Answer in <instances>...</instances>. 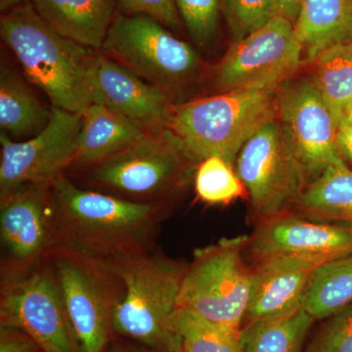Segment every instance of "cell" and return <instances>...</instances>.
Instances as JSON below:
<instances>
[{
    "instance_id": "6da1fadb",
    "label": "cell",
    "mask_w": 352,
    "mask_h": 352,
    "mask_svg": "<svg viewBox=\"0 0 352 352\" xmlns=\"http://www.w3.org/2000/svg\"><path fill=\"white\" fill-rule=\"evenodd\" d=\"M171 210L170 206L138 203L82 188L64 173L50 187L53 251L107 263L152 249Z\"/></svg>"
},
{
    "instance_id": "7a4b0ae2",
    "label": "cell",
    "mask_w": 352,
    "mask_h": 352,
    "mask_svg": "<svg viewBox=\"0 0 352 352\" xmlns=\"http://www.w3.org/2000/svg\"><path fill=\"white\" fill-rule=\"evenodd\" d=\"M0 34L27 78L47 95L53 107L82 115L96 103L100 51L58 32L30 1L2 14Z\"/></svg>"
},
{
    "instance_id": "3957f363",
    "label": "cell",
    "mask_w": 352,
    "mask_h": 352,
    "mask_svg": "<svg viewBox=\"0 0 352 352\" xmlns=\"http://www.w3.org/2000/svg\"><path fill=\"white\" fill-rule=\"evenodd\" d=\"M104 264L122 283L115 335L157 352H179L173 318L189 261L170 258L156 245Z\"/></svg>"
},
{
    "instance_id": "277c9868",
    "label": "cell",
    "mask_w": 352,
    "mask_h": 352,
    "mask_svg": "<svg viewBox=\"0 0 352 352\" xmlns=\"http://www.w3.org/2000/svg\"><path fill=\"white\" fill-rule=\"evenodd\" d=\"M198 166L175 132L162 129L145 131L124 149L80 170L97 191L171 207L194 180Z\"/></svg>"
},
{
    "instance_id": "5b68a950",
    "label": "cell",
    "mask_w": 352,
    "mask_h": 352,
    "mask_svg": "<svg viewBox=\"0 0 352 352\" xmlns=\"http://www.w3.org/2000/svg\"><path fill=\"white\" fill-rule=\"evenodd\" d=\"M280 85L229 90L175 104L170 129L199 163L217 156L233 164L245 143L276 119Z\"/></svg>"
},
{
    "instance_id": "8992f818",
    "label": "cell",
    "mask_w": 352,
    "mask_h": 352,
    "mask_svg": "<svg viewBox=\"0 0 352 352\" xmlns=\"http://www.w3.org/2000/svg\"><path fill=\"white\" fill-rule=\"evenodd\" d=\"M247 238H222L194 251L183 277L177 308L240 332L251 300L254 275L245 254Z\"/></svg>"
},
{
    "instance_id": "52a82bcc",
    "label": "cell",
    "mask_w": 352,
    "mask_h": 352,
    "mask_svg": "<svg viewBox=\"0 0 352 352\" xmlns=\"http://www.w3.org/2000/svg\"><path fill=\"white\" fill-rule=\"evenodd\" d=\"M101 51L171 97L192 80L200 66L188 43L153 18L136 14L113 19Z\"/></svg>"
},
{
    "instance_id": "ba28073f",
    "label": "cell",
    "mask_w": 352,
    "mask_h": 352,
    "mask_svg": "<svg viewBox=\"0 0 352 352\" xmlns=\"http://www.w3.org/2000/svg\"><path fill=\"white\" fill-rule=\"evenodd\" d=\"M50 261L80 352H106L122 283L107 265L55 250Z\"/></svg>"
},
{
    "instance_id": "9c48e42d",
    "label": "cell",
    "mask_w": 352,
    "mask_h": 352,
    "mask_svg": "<svg viewBox=\"0 0 352 352\" xmlns=\"http://www.w3.org/2000/svg\"><path fill=\"white\" fill-rule=\"evenodd\" d=\"M235 164L254 222L291 210L308 184L277 118L245 143Z\"/></svg>"
},
{
    "instance_id": "30bf717a",
    "label": "cell",
    "mask_w": 352,
    "mask_h": 352,
    "mask_svg": "<svg viewBox=\"0 0 352 352\" xmlns=\"http://www.w3.org/2000/svg\"><path fill=\"white\" fill-rule=\"evenodd\" d=\"M0 324L24 331L43 352H80L50 256L24 274L1 277Z\"/></svg>"
},
{
    "instance_id": "8fae6325",
    "label": "cell",
    "mask_w": 352,
    "mask_h": 352,
    "mask_svg": "<svg viewBox=\"0 0 352 352\" xmlns=\"http://www.w3.org/2000/svg\"><path fill=\"white\" fill-rule=\"evenodd\" d=\"M82 115L51 108L43 131L16 142L0 134V200L27 185H50L73 166L78 151Z\"/></svg>"
},
{
    "instance_id": "7c38bea8",
    "label": "cell",
    "mask_w": 352,
    "mask_h": 352,
    "mask_svg": "<svg viewBox=\"0 0 352 352\" xmlns=\"http://www.w3.org/2000/svg\"><path fill=\"white\" fill-rule=\"evenodd\" d=\"M277 120L308 183L346 164L337 143V124L309 78L292 76L280 85Z\"/></svg>"
},
{
    "instance_id": "4fadbf2b",
    "label": "cell",
    "mask_w": 352,
    "mask_h": 352,
    "mask_svg": "<svg viewBox=\"0 0 352 352\" xmlns=\"http://www.w3.org/2000/svg\"><path fill=\"white\" fill-rule=\"evenodd\" d=\"M305 62L293 23L277 15L245 38L233 43L215 74L220 91L278 87Z\"/></svg>"
},
{
    "instance_id": "5bb4252c",
    "label": "cell",
    "mask_w": 352,
    "mask_h": 352,
    "mask_svg": "<svg viewBox=\"0 0 352 352\" xmlns=\"http://www.w3.org/2000/svg\"><path fill=\"white\" fill-rule=\"evenodd\" d=\"M50 185H27L0 200L1 277L24 274L52 252Z\"/></svg>"
},
{
    "instance_id": "9a60e30c",
    "label": "cell",
    "mask_w": 352,
    "mask_h": 352,
    "mask_svg": "<svg viewBox=\"0 0 352 352\" xmlns=\"http://www.w3.org/2000/svg\"><path fill=\"white\" fill-rule=\"evenodd\" d=\"M245 254L251 263L291 254L331 261L352 254V223L318 221L286 210L256 222Z\"/></svg>"
},
{
    "instance_id": "2e32d148",
    "label": "cell",
    "mask_w": 352,
    "mask_h": 352,
    "mask_svg": "<svg viewBox=\"0 0 352 352\" xmlns=\"http://www.w3.org/2000/svg\"><path fill=\"white\" fill-rule=\"evenodd\" d=\"M328 261L291 254L251 263L252 288L244 323L282 318L302 309L310 280L317 268Z\"/></svg>"
},
{
    "instance_id": "e0dca14e",
    "label": "cell",
    "mask_w": 352,
    "mask_h": 352,
    "mask_svg": "<svg viewBox=\"0 0 352 352\" xmlns=\"http://www.w3.org/2000/svg\"><path fill=\"white\" fill-rule=\"evenodd\" d=\"M96 103L132 120L144 131L170 129L175 103L161 88L100 51L96 75Z\"/></svg>"
},
{
    "instance_id": "ac0fdd59",
    "label": "cell",
    "mask_w": 352,
    "mask_h": 352,
    "mask_svg": "<svg viewBox=\"0 0 352 352\" xmlns=\"http://www.w3.org/2000/svg\"><path fill=\"white\" fill-rule=\"evenodd\" d=\"M117 0H30L34 10L64 36L101 50Z\"/></svg>"
},
{
    "instance_id": "d6986e66",
    "label": "cell",
    "mask_w": 352,
    "mask_h": 352,
    "mask_svg": "<svg viewBox=\"0 0 352 352\" xmlns=\"http://www.w3.org/2000/svg\"><path fill=\"white\" fill-rule=\"evenodd\" d=\"M120 113L94 103L82 115L78 151L73 166L85 168L124 149L145 133Z\"/></svg>"
},
{
    "instance_id": "ffe728a7",
    "label": "cell",
    "mask_w": 352,
    "mask_h": 352,
    "mask_svg": "<svg viewBox=\"0 0 352 352\" xmlns=\"http://www.w3.org/2000/svg\"><path fill=\"white\" fill-rule=\"evenodd\" d=\"M305 62L352 41V0H303L295 24Z\"/></svg>"
},
{
    "instance_id": "44dd1931",
    "label": "cell",
    "mask_w": 352,
    "mask_h": 352,
    "mask_svg": "<svg viewBox=\"0 0 352 352\" xmlns=\"http://www.w3.org/2000/svg\"><path fill=\"white\" fill-rule=\"evenodd\" d=\"M291 210L307 219L352 223V170L332 166L308 183Z\"/></svg>"
},
{
    "instance_id": "7402d4cb",
    "label": "cell",
    "mask_w": 352,
    "mask_h": 352,
    "mask_svg": "<svg viewBox=\"0 0 352 352\" xmlns=\"http://www.w3.org/2000/svg\"><path fill=\"white\" fill-rule=\"evenodd\" d=\"M309 63V78L339 126L352 105V41L322 51Z\"/></svg>"
},
{
    "instance_id": "603a6c76",
    "label": "cell",
    "mask_w": 352,
    "mask_h": 352,
    "mask_svg": "<svg viewBox=\"0 0 352 352\" xmlns=\"http://www.w3.org/2000/svg\"><path fill=\"white\" fill-rule=\"evenodd\" d=\"M36 95L17 73L1 66L0 71V126L2 131L24 136L43 131L50 119Z\"/></svg>"
},
{
    "instance_id": "cb8c5ba5",
    "label": "cell",
    "mask_w": 352,
    "mask_h": 352,
    "mask_svg": "<svg viewBox=\"0 0 352 352\" xmlns=\"http://www.w3.org/2000/svg\"><path fill=\"white\" fill-rule=\"evenodd\" d=\"M352 305V254L319 266L310 280L302 308L315 320H325Z\"/></svg>"
},
{
    "instance_id": "d4e9b609",
    "label": "cell",
    "mask_w": 352,
    "mask_h": 352,
    "mask_svg": "<svg viewBox=\"0 0 352 352\" xmlns=\"http://www.w3.org/2000/svg\"><path fill=\"white\" fill-rule=\"evenodd\" d=\"M315 321L302 308L282 318L245 322L238 335L240 352H302Z\"/></svg>"
},
{
    "instance_id": "484cf974",
    "label": "cell",
    "mask_w": 352,
    "mask_h": 352,
    "mask_svg": "<svg viewBox=\"0 0 352 352\" xmlns=\"http://www.w3.org/2000/svg\"><path fill=\"white\" fill-rule=\"evenodd\" d=\"M173 327L180 340V352H240L238 335L177 308Z\"/></svg>"
},
{
    "instance_id": "4316f807",
    "label": "cell",
    "mask_w": 352,
    "mask_h": 352,
    "mask_svg": "<svg viewBox=\"0 0 352 352\" xmlns=\"http://www.w3.org/2000/svg\"><path fill=\"white\" fill-rule=\"evenodd\" d=\"M233 164L221 157H208L199 163L194 187L203 203L212 206H226L248 196L247 190Z\"/></svg>"
},
{
    "instance_id": "83f0119b",
    "label": "cell",
    "mask_w": 352,
    "mask_h": 352,
    "mask_svg": "<svg viewBox=\"0 0 352 352\" xmlns=\"http://www.w3.org/2000/svg\"><path fill=\"white\" fill-rule=\"evenodd\" d=\"M222 12L236 43L278 15L277 0H222Z\"/></svg>"
},
{
    "instance_id": "f1b7e54d",
    "label": "cell",
    "mask_w": 352,
    "mask_h": 352,
    "mask_svg": "<svg viewBox=\"0 0 352 352\" xmlns=\"http://www.w3.org/2000/svg\"><path fill=\"white\" fill-rule=\"evenodd\" d=\"M180 19L198 45L207 47L219 29L222 0H175Z\"/></svg>"
},
{
    "instance_id": "f546056e",
    "label": "cell",
    "mask_w": 352,
    "mask_h": 352,
    "mask_svg": "<svg viewBox=\"0 0 352 352\" xmlns=\"http://www.w3.org/2000/svg\"><path fill=\"white\" fill-rule=\"evenodd\" d=\"M325 320L305 352H352V305Z\"/></svg>"
},
{
    "instance_id": "4dcf8cb0",
    "label": "cell",
    "mask_w": 352,
    "mask_h": 352,
    "mask_svg": "<svg viewBox=\"0 0 352 352\" xmlns=\"http://www.w3.org/2000/svg\"><path fill=\"white\" fill-rule=\"evenodd\" d=\"M127 14L145 15L166 27L178 29L180 16L175 0H117Z\"/></svg>"
},
{
    "instance_id": "1f68e13d",
    "label": "cell",
    "mask_w": 352,
    "mask_h": 352,
    "mask_svg": "<svg viewBox=\"0 0 352 352\" xmlns=\"http://www.w3.org/2000/svg\"><path fill=\"white\" fill-rule=\"evenodd\" d=\"M0 352H43L24 331L0 324Z\"/></svg>"
},
{
    "instance_id": "d6a6232c",
    "label": "cell",
    "mask_w": 352,
    "mask_h": 352,
    "mask_svg": "<svg viewBox=\"0 0 352 352\" xmlns=\"http://www.w3.org/2000/svg\"><path fill=\"white\" fill-rule=\"evenodd\" d=\"M337 143L344 161L352 166V126L346 122H340L338 126Z\"/></svg>"
},
{
    "instance_id": "836d02e7",
    "label": "cell",
    "mask_w": 352,
    "mask_h": 352,
    "mask_svg": "<svg viewBox=\"0 0 352 352\" xmlns=\"http://www.w3.org/2000/svg\"><path fill=\"white\" fill-rule=\"evenodd\" d=\"M106 352H157L148 349L144 346L132 342V340L124 339V338H113Z\"/></svg>"
},
{
    "instance_id": "e575fe53",
    "label": "cell",
    "mask_w": 352,
    "mask_h": 352,
    "mask_svg": "<svg viewBox=\"0 0 352 352\" xmlns=\"http://www.w3.org/2000/svg\"><path fill=\"white\" fill-rule=\"evenodd\" d=\"M303 0H277L278 15L283 16L295 24Z\"/></svg>"
},
{
    "instance_id": "d590c367",
    "label": "cell",
    "mask_w": 352,
    "mask_h": 352,
    "mask_svg": "<svg viewBox=\"0 0 352 352\" xmlns=\"http://www.w3.org/2000/svg\"><path fill=\"white\" fill-rule=\"evenodd\" d=\"M30 0H0V9L2 12H6L7 10L14 8V7L22 6V4L27 3Z\"/></svg>"
},
{
    "instance_id": "8d00e7d4",
    "label": "cell",
    "mask_w": 352,
    "mask_h": 352,
    "mask_svg": "<svg viewBox=\"0 0 352 352\" xmlns=\"http://www.w3.org/2000/svg\"><path fill=\"white\" fill-rule=\"evenodd\" d=\"M342 122H346V124L352 126V105L351 107L349 108V110L347 111V113H346V116H344V120H342Z\"/></svg>"
},
{
    "instance_id": "74e56055",
    "label": "cell",
    "mask_w": 352,
    "mask_h": 352,
    "mask_svg": "<svg viewBox=\"0 0 352 352\" xmlns=\"http://www.w3.org/2000/svg\"><path fill=\"white\" fill-rule=\"evenodd\" d=\"M180 352V351H179Z\"/></svg>"
}]
</instances>
